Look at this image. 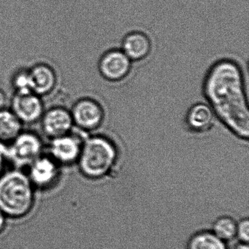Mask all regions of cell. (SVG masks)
<instances>
[{"mask_svg": "<svg viewBox=\"0 0 249 249\" xmlns=\"http://www.w3.org/2000/svg\"><path fill=\"white\" fill-rule=\"evenodd\" d=\"M132 63L122 49H111L100 56L97 69L103 79L110 83H119L129 76Z\"/></svg>", "mask_w": 249, "mask_h": 249, "instance_id": "ba28073f", "label": "cell"}, {"mask_svg": "<svg viewBox=\"0 0 249 249\" xmlns=\"http://www.w3.org/2000/svg\"><path fill=\"white\" fill-rule=\"evenodd\" d=\"M78 132L72 130L63 136L50 140L47 154L62 167L78 162L84 140L87 136L84 132Z\"/></svg>", "mask_w": 249, "mask_h": 249, "instance_id": "52a82bcc", "label": "cell"}, {"mask_svg": "<svg viewBox=\"0 0 249 249\" xmlns=\"http://www.w3.org/2000/svg\"><path fill=\"white\" fill-rule=\"evenodd\" d=\"M236 237L241 243H248L249 240V221L248 218L241 220L237 224Z\"/></svg>", "mask_w": 249, "mask_h": 249, "instance_id": "ac0fdd59", "label": "cell"}, {"mask_svg": "<svg viewBox=\"0 0 249 249\" xmlns=\"http://www.w3.org/2000/svg\"><path fill=\"white\" fill-rule=\"evenodd\" d=\"M237 224L231 217H220L214 222L213 232L223 241H229L236 237Z\"/></svg>", "mask_w": 249, "mask_h": 249, "instance_id": "2e32d148", "label": "cell"}, {"mask_svg": "<svg viewBox=\"0 0 249 249\" xmlns=\"http://www.w3.org/2000/svg\"><path fill=\"white\" fill-rule=\"evenodd\" d=\"M8 164L5 155V146L0 145V176L5 171V167Z\"/></svg>", "mask_w": 249, "mask_h": 249, "instance_id": "d6986e66", "label": "cell"}, {"mask_svg": "<svg viewBox=\"0 0 249 249\" xmlns=\"http://www.w3.org/2000/svg\"><path fill=\"white\" fill-rule=\"evenodd\" d=\"M36 193L24 170L13 168L0 176V210L8 218L28 216L36 205Z\"/></svg>", "mask_w": 249, "mask_h": 249, "instance_id": "7a4b0ae2", "label": "cell"}, {"mask_svg": "<svg viewBox=\"0 0 249 249\" xmlns=\"http://www.w3.org/2000/svg\"><path fill=\"white\" fill-rule=\"evenodd\" d=\"M26 173L36 191L47 192L59 184L62 167L49 154H43L27 167Z\"/></svg>", "mask_w": 249, "mask_h": 249, "instance_id": "8992f818", "label": "cell"}, {"mask_svg": "<svg viewBox=\"0 0 249 249\" xmlns=\"http://www.w3.org/2000/svg\"><path fill=\"white\" fill-rule=\"evenodd\" d=\"M9 107L23 124H33L40 122L46 110L43 97L35 93H14L10 100Z\"/></svg>", "mask_w": 249, "mask_h": 249, "instance_id": "9c48e42d", "label": "cell"}, {"mask_svg": "<svg viewBox=\"0 0 249 249\" xmlns=\"http://www.w3.org/2000/svg\"><path fill=\"white\" fill-rule=\"evenodd\" d=\"M202 93L217 120L242 141L249 138V106L241 65L231 57L217 59L208 68Z\"/></svg>", "mask_w": 249, "mask_h": 249, "instance_id": "6da1fadb", "label": "cell"}, {"mask_svg": "<svg viewBox=\"0 0 249 249\" xmlns=\"http://www.w3.org/2000/svg\"><path fill=\"white\" fill-rule=\"evenodd\" d=\"M71 112L75 127L86 134L98 130L106 120L104 107L92 97L78 99L72 106Z\"/></svg>", "mask_w": 249, "mask_h": 249, "instance_id": "5b68a950", "label": "cell"}, {"mask_svg": "<svg viewBox=\"0 0 249 249\" xmlns=\"http://www.w3.org/2000/svg\"><path fill=\"white\" fill-rule=\"evenodd\" d=\"M12 86L16 94L33 93L29 69L19 70L16 72L13 76Z\"/></svg>", "mask_w": 249, "mask_h": 249, "instance_id": "e0dca14e", "label": "cell"}, {"mask_svg": "<svg viewBox=\"0 0 249 249\" xmlns=\"http://www.w3.org/2000/svg\"><path fill=\"white\" fill-rule=\"evenodd\" d=\"M10 100L6 93L2 89H0V111L8 108L10 106Z\"/></svg>", "mask_w": 249, "mask_h": 249, "instance_id": "ffe728a7", "label": "cell"}, {"mask_svg": "<svg viewBox=\"0 0 249 249\" xmlns=\"http://www.w3.org/2000/svg\"><path fill=\"white\" fill-rule=\"evenodd\" d=\"M152 47L151 39L146 33L134 30L125 35L122 40L121 49L132 62H138L150 56Z\"/></svg>", "mask_w": 249, "mask_h": 249, "instance_id": "4fadbf2b", "label": "cell"}, {"mask_svg": "<svg viewBox=\"0 0 249 249\" xmlns=\"http://www.w3.org/2000/svg\"><path fill=\"white\" fill-rule=\"evenodd\" d=\"M33 92L41 97H47L56 90L59 83L58 74L54 68L39 62L29 69Z\"/></svg>", "mask_w": 249, "mask_h": 249, "instance_id": "7c38bea8", "label": "cell"}, {"mask_svg": "<svg viewBox=\"0 0 249 249\" xmlns=\"http://www.w3.org/2000/svg\"><path fill=\"white\" fill-rule=\"evenodd\" d=\"M8 217L0 210V234L5 231L7 224H8Z\"/></svg>", "mask_w": 249, "mask_h": 249, "instance_id": "44dd1931", "label": "cell"}, {"mask_svg": "<svg viewBox=\"0 0 249 249\" xmlns=\"http://www.w3.org/2000/svg\"><path fill=\"white\" fill-rule=\"evenodd\" d=\"M214 112L207 103H195L186 110L184 116L185 128L191 133L202 135L213 129L216 121Z\"/></svg>", "mask_w": 249, "mask_h": 249, "instance_id": "8fae6325", "label": "cell"}, {"mask_svg": "<svg viewBox=\"0 0 249 249\" xmlns=\"http://www.w3.org/2000/svg\"><path fill=\"white\" fill-rule=\"evenodd\" d=\"M40 122L42 132L49 140L69 134L75 128L71 110L62 106L45 110Z\"/></svg>", "mask_w": 249, "mask_h": 249, "instance_id": "30bf717a", "label": "cell"}, {"mask_svg": "<svg viewBox=\"0 0 249 249\" xmlns=\"http://www.w3.org/2000/svg\"><path fill=\"white\" fill-rule=\"evenodd\" d=\"M5 151L8 163L14 168L24 170L44 154V144L37 134L23 131L11 143L5 146Z\"/></svg>", "mask_w": 249, "mask_h": 249, "instance_id": "277c9868", "label": "cell"}, {"mask_svg": "<svg viewBox=\"0 0 249 249\" xmlns=\"http://www.w3.org/2000/svg\"><path fill=\"white\" fill-rule=\"evenodd\" d=\"M23 124L9 108L0 111V145H9L21 132Z\"/></svg>", "mask_w": 249, "mask_h": 249, "instance_id": "5bb4252c", "label": "cell"}, {"mask_svg": "<svg viewBox=\"0 0 249 249\" xmlns=\"http://www.w3.org/2000/svg\"><path fill=\"white\" fill-rule=\"evenodd\" d=\"M232 249H249L248 243H240L236 245Z\"/></svg>", "mask_w": 249, "mask_h": 249, "instance_id": "7402d4cb", "label": "cell"}, {"mask_svg": "<svg viewBox=\"0 0 249 249\" xmlns=\"http://www.w3.org/2000/svg\"><path fill=\"white\" fill-rule=\"evenodd\" d=\"M118 148L103 134L87 135L77 164L84 177L97 179L107 175L117 161Z\"/></svg>", "mask_w": 249, "mask_h": 249, "instance_id": "3957f363", "label": "cell"}, {"mask_svg": "<svg viewBox=\"0 0 249 249\" xmlns=\"http://www.w3.org/2000/svg\"><path fill=\"white\" fill-rule=\"evenodd\" d=\"M188 249H227L225 243L213 232L202 231L191 238Z\"/></svg>", "mask_w": 249, "mask_h": 249, "instance_id": "9a60e30c", "label": "cell"}]
</instances>
